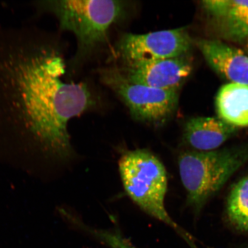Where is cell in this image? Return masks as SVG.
Listing matches in <instances>:
<instances>
[{
	"instance_id": "obj_12",
	"label": "cell",
	"mask_w": 248,
	"mask_h": 248,
	"mask_svg": "<svg viewBox=\"0 0 248 248\" xmlns=\"http://www.w3.org/2000/svg\"><path fill=\"white\" fill-rule=\"evenodd\" d=\"M226 215L235 228L248 232V174L232 186L226 203Z\"/></svg>"
},
{
	"instance_id": "obj_14",
	"label": "cell",
	"mask_w": 248,
	"mask_h": 248,
	"mask_svg": "<svg viewBox=\"0 0 248 248\" xmlns=\"http://www.w3.org/2000/svg\"><path fill=\"white\" fill-rule=\"evenodd\" d=\"M247 49L248 53V39L247 40Z\"/></svg>"
},
{
	"instance_id": "obj_6",
	"label": "cell",
	"mask_w": 248,
	"mask_h": 248,
	"mask_svg": "<svg viewBox=\"0 0 248 248\" xmlns=\"http://www.w3.org/2000/svg\"><path fill=\"white\" fill-rule=\"evenodd\" d=\"M193 40L185 28L145 34L125 33L116 43L117 57L123 63L157 60L188 55Z\"/></svg>"
},
{
	"instance_id": "obj_13",
	"label": "cell",
	"mask_w": 248,
	"mask_h": 248,
	"mask_svg": "<svg viewBox=\"0 0 248 248\" xmlns=\"http://www.w3.org/2000/svg\"><path fill=\"white\" fill-rule=\"evenodd\" d=\"M71 221L111 248H136L126 238H124L119 231L92 228L83 224L82 222L74 217L71 218Z\"/></svg>"
},
{
	"instance_id": "obj_8",
	"label": "cell",
	"mask_w": 248,
	"mask_h": 248,
	"mask_svg": "<svg viewBox=\"0 0 248 248\" xmlns=\"http://www.w3.org/2000/svg\"><path fill=\"white\" fill-rule=\"evenodd\" d=\"M202 7L221 38L232 42L248 39V1L207 0Z\"/></svg>"
},
{
	"instance_id": "obj_4",
	"label": "cell",
	"mask_w": 248,
	"mask_h": 248,
	"mask_svg": "<svg viewBox=\"0 0 248 248\" xmlns=\"http://www.w3.org/2000/svg\"><path fill=\"white\" fill-rule=\"evenodd\" d=\"M119 170L124 189L131 199L148 215L170 226L194 246L191 235L173 221L166 209L168 184L162 162L146 150L128 151L121 157Z\"/></svg>"
},
{
	"instance_id": "obj_2",
	"label": "cell",
	"mask_w": 248,
	"mask_h": 248,
	"mask_svg": "<svg viewBox=\"0 0 248 248\" xmlns=\"http://www.w3.org/2000/svg\"><path fill=\"white\" fill-rule=\"evenodd\" d=\"M31 5L38 15L54 16L61 31L76 36L77 50L70 63L72 70L106 42L108 30L124 17L128 6L114 0H45Z\"/></svg>"
},
{
	"instance_id": "obj_1",
	"label": "cell",
	"mask_w": 248,
	"mask_h": 248,
	"mask_svg": "<svg viewBox=\"0 0 248 248\" xmlns=\"http://www.w3.org/2000/svg\"><path fill=\"white\" fill-rule=\"evenodd\" d=\"M66 73L58 34L0 26V132L30 136L60 159L72 156L68 124L95 101L85 83L64 81Z\"/></svg>"
},
{
	"instance_id": "obj_10",
	"label": "cell",
	"mask_w": 248,
	"mask_h": 248,
	"mask_svg": "<svg viewBox=\"0 0 248 248\" xmlns=\"http://www.w3.org/2000/svg\"><path fill=\"white\" fill-rule=\"evenodd\" d=\"M238 129L218 117H193L185 124L183 139L195 151H213L233 137Z\"/></svg>"
},
{
	"instance_id": "obj_11",
	"label": "cell",
	"mask_w": 248,
	"mask_h": 248,
	"mask_svg": "<svg viewBox=\"0 0 248 248\" xmlns=\"http://www.w3.org/2000/svg\"><path fill=\"white\" fill-rule=\"evenodd\" d=\"M216 107L218 118L232 126H248V85L230 83L217 93Z\"/></svg>"
},
{
	"instance_id": "obj_9",
	"label": "cell",
	"mask_w": 248,
	"mask_h": 248,
	"mask_svg": "<svg viewBox=\"0 0 248 248\" xmlns=\"http://www.w3.org/2000/svg\"><path fill=\"white\" fill-rule=\"evenodd\" d=\"M197 46L216 73L231 83L248 85V55L215 39H202Z\"/></svg>"
},
{
	"instance_id": "obj_5",
	"label": "cell",
	"mask_w": 248,
	"mask_h": 248,
	"mask_svg": "<svg viewBox=\"0 0 248 248\" xmlns=\"http://www.w3.org/2000/svg\"><path fill=\"white\" fill-rule=\"evenodd\" d=\"M100 78L122 99L133 119L139 122L162 125L177 108L179 91L156 89L132 82L117 67L102 70Z\"/></svg>"
},
{
	"instance_id": "obj_3",
	"label": "cell",
	"mask_w": 248,
	"mask_h": 248,
	"mask_svg": "<svg viewBox=\"0 0 248 248\" xmlns=\"http://www.w3.org/2000/svg\"><path fill=\"white\" fill-rule=\"evenodd\" d=\"M248 162V142L210 151H188L178 158L187 203L200 213L234 173Z\"/></svg>"
},
{
	"instance_id": "obj_15",
	"label": "cell",
	"mask_w": 248,
	"mask_h": 248,
	"mask_svg": "<svg viewBox=\"0 0 248 248\" xmlns=\"http://www.w3.org/2000/svg\"><path fill=\"white\" fill-rule=\"evenodd\" d=\"M247 248H248V247Z\"/></svg>"
},
{
	"instance_id": "obj_7",
	"label": "cell",
	"mask_w": 248,
	"mask_h": 248,
	"mask_svg": "<svg viewBox=\"0 0 248 248\" xmlns=\"http://www.w3.org/2000/svg\"><path fill=\"white\" fill-rule=\"evenodd\" d=\"M119 69L132 82L156 89L179 91L190 75L193 67L187 55L163 60L126 62L123 63Z\"/></svg>"
}]
</instances>
